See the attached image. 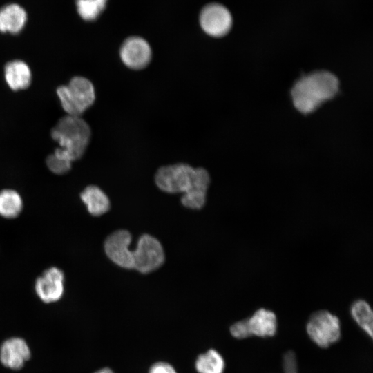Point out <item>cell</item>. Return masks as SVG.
I'll use <instances>...</instances> for the list:
<instances>
[{"label": "cell", "mask_w": 373, "mask_h": 373, "mask_svg": "<svg viewBox=\"0 0 373 373\" xmlns=\"http://www.w3.org/2000/svg\"><path fill=\"white\" fill-rule=\"evenodd\" d=\"M154 180L164 192L182 193L180 202L184 207L198 210L205 205L211 179L204 168L186 163L162 166L157 170Z\"/></svg>", "instance_id": "1"}, {"label": "cell", "mask_w": 373, "mask_h": 373, "mask_svg": "<svg viewBox=\"0 0 373 373\" xmlns=\"http://www.w3.org/2000/svg\"><path fill=\"white\" fill-rule=\"evenodd\" d=\"M337 77L328 71H316L298 80L291 89L295 108L302 113L315 111L321 104L333 98L338 90Z\"/></svg>", "instance_id": "2"}, {"label": "cell", "mask_w": 373, "mask_h": 373, "mask_svg": "<svg viewBox=\"0 0 373 373\" xmlns=\"http://www.w3.org/2000/svg\"><path fill=\"white\" fill-rule=\"evenodd\" d=\"M51 136L59 145L53 153L72 162L84 154L90 141L91 129L80 117L67 115L52 128Z\"/></svg>", "instance_id": "3"}, {"label": "cell", "mask_w": 373, "mask_h": 373, "mask_svg": "<svg viewBox=\"0 0 373 373\" xmlns=\"http://www.w3.org/2000/svg\"><path fill=\"white\" fill-rule=\"evenodd\" d=\"M61 105L68 115L80 117L95 101L93 83L82 76L73 77L67 85L57 89Z\"/></svg>", "instance_id": "4"}, {"label": "cell", "mask_w": 373, "mask_h": 373, "mask_svg": "<svg viewBox=\"0 0 373 373\" xmlns=\"http://www.w3.org/2000/svg\"><path fill=\"white\" fill-rule=\"evenodd\" d=\"M133 269L146 274L159 269L164 262L165 254L161 242L154 236L144 233L132 250Z\"/></svg>", "instance_id": "5"}, {"label": "cell", "mask_w": 373, "mask_h": 373, "mask_svg": "<svg viewBox=\"0 0 373 373\" xmlns=\"http://www.w3.org/2000/svg\"><path fill=\"white\" fill-rule=\"evenodd\" d=\"M311 340L318 346L325 348L341 338V324L338 318L327 310L314 312L306 325Z\"/></svg>", "instance_id": "6"}, {"label": "cell", "mask_w": 373, "mask_h": 373, "mask_svg": "<svg viewBox=\"0 0 373 373\" xmlns=\"http://www.w3.org/2000/svg\"><path fill=\"white\" fill-rule=\"evenodd\" d=\"M119 57L123 64L133 70H141L151 63L152 49L146 40L133 36L124 41L119 48Z\"/></svg>", "instance_id": "7"}, {"label": "cell", "mask_w": 373, "mask_h": 373, "mask_svg": "<svg viewBox=\"0 0 373 373\" xmlns=\"http://www.w3.org/2000/svg\"><path fill=\"white\" fill-rule=\"evenodd\" d=\"M132 235L125 229H118L107 236L104 249L107 257L119 267L133 269Z\"/></svg>", "instance_id": "8"}, {"label": "cell", "mask_w": 373, "mask_h": 373, "mask_svg": "<svg viewBox=\"0 0 373 373\" xmlns=\"http://www.w3.org/2000/svg\"><path fill=\"white\" fill-rule=\"evenodd\" d=\"M200 21L202 30L207 35L220 37L229 31L232 18L225 7L218 3H211L202 10Z\"/></svg>", "instance_id": "9"}, {"label": "cell", "mask_w": 373, "mask_h": 373, "mask_svg": "<svg viewBox=\"0 0 373 373\" xmlns=\"http://www.w3.org/2000/svg\"><path fill=\"white\" fill-rule=\"evenodd\" d=\"M30 357V347L21 337L8 338L0 345V363L10 370H21Z\"/></svg>", "instance_id": "10"}, {"label": "cell", "mask_w": 373, "mask_h": 373, "mask_svg": "<svg viewBox=\"0 0 373 373\" xmlns=\"http://www.w3.org/2000/svg\"><path fill=\"white\" fill-rule=\"evenodd\" d=\"M64 281L63 271L57 267H50L37 279L35 291L44 303L57 302L64 294Z\"/></svg>", "instance_id": "11"}, {"label": "cell", "mask_w": 373, "mask_h": 373, "mask_svg": "<svg viewBox=\"0 0 373 373\" xmlns=\"http://www.w3.org/2000/svg\"><path fill=\"white\" fill-rule=\"evenodd\" d=\"M245 320L250 336L268 337L276 332L277 319L272 311L260 308Z\"/></svg>", "instance_id": "12"}, {"label": "cell", "mask_w": 373, "mask_h": 373, "mask_svg": "<svg viewBox=\"0 0 373 373\" xmlns=\"http://www.w3.org/2000/svg\"><path fill=\"white\" fill-rule=\"evenodd\" d=\"M5 79L8 86L13 90L28 88L31 82V70L26 63L21 60H12L4 67Z\"/></svg>", "instance_id": "13"}, {"label": "cell", "mask_w": 373, "mask_h": 373, "mask_svg": "<svg viewBox=\"0 0 373 373\" xmlns=\"http://www.w3.org/2000/svg\"><path fill=\"white\" fill-rule=\"evenodd\" d=\"M27 20L26 10L17 3H11L0 10V31L11 34L19 33Z\"/></svg>", "instance_id": "14"}, {"label": "cell", "mask_w": 373, "mask_h": 373, "mask_svg": "<svg viewBox=\"0 0 373 373\" xmlns=\"http://www.w3.org/2000/svg\"><path fill=\"white\" fill-rule=\"evenodd\" d=\"M88 211L94 216H102L108 212L111 203L107 195L97 186L89 185L80 194Z\"/></svg>", "instance_id": "15"}, {"label": "cell", "mask_w": 373, "mask_h": 373, "mask_svg": "<svg viewBox=\"0 0 373 373\" xmlns=\"http://www.w3.org/2000/svg\"><path fill=\"white\" fill-rule=\"evenodd\" d=\"M224 361L221 354L213 349L200 354L195 361L198 373H223Z\"/></svg>", "instance_id": "16"}, {"label": "cell", "mask_w": 373, "mask_h": 373, "mask_svg": "<svg viewBox=\"0 0 373 373\" xmlns=\"http://www.w3.org/2000/svg\"><path fill=\"white\" fill-rule=\"evenodd\" d=\"M350 313L359 327L372 338L373 314L370 305L364 300H356L351 305Z\"/></svg>", "instance_id": "17"}, {"label": "cell", "mask_w": 373, "mask_h": 373, "mask_svg": "<svg viewBox=\"0 0 373 373\" xmlns=\"http://www.w3.org/2000/svg\"><path fill=\"white\" fill-rule=\"evenodd\" d=\"M23 207L20 195L15 191L5 189L0 191V215L6 218L17 217Z\"/></svg>", "instance_id": "18"}, {"label": "cell", "mask_w": 373, "mask_h": 373, "mask_svg": "<svg viewBox=\"0 0 373 373\" xmlns=\"http://www.w3.org/2000/svg\"><path fill=\"white\" fill-rule=\"evenodd\" d=\"M107 0H76L79 16L86 21L97 18L106 7Z\"/></svg>", "instance_id": "19"}, {"label": "cell", "mask_w": 373, "mask_h": 373, "mask_svg": "<svg viewBox=\"0 0 373 373\" xmlns=\"http://www.w3.org/2000/svg\"><path fill=\"white\" fill-rule=\"evenodd\" d=\"M71 162L61 158L54 153L46 158V164L48 169L55 174H64L71 168Z\"/></svg>", "instance_id": "20"}, {"label": "cell", "mask_w": 373, "mask_h": 373, "mask_svg": "<svg viewBox=\"0 0 373 373\" xmlns=\"http://www.w3.org/2000/svg\"><path fill=\"white\" fill-rule=\"evenodd\" d=\"M283 368L285 373H298L296 356L292 350L287 351L283 355Z\"/></svg>", "instance_id": "21"}, {"label": "cell", "mask_w": 373, "mask_h": 373, "mask_svg": "<svg viewBox=\"0 0 373 373\" xmlns=\"http://www.w3.org/2000/svg\"><path fill=\"white\" fill-rule=\"evenodd\" d=\"M230 333L233 337L238 339L250 336L245 318L234 323L230 327Z\"/></svg>", "instance_id": "22"}, {"label": "cell", "mask_w": 373, "mask_h": 373, "mask_svg": "<svg viewBox=\"0 0 373 373\" xmlns=\"http://www.w3.org/2000/svg\"><path fill=\"white\" fill-rule=\"evenodd\" d=\"M149 373H177L174 367L166 362L155 363L150 367Z\"/></svg>", "instance_id": "23"}, {"label": "cell", "mask_w": 373, "mask_h": 373, "mask_svg": "<svg viewBox=\"0 0 373 373\" xmlns=\"http://www.w3.org/2000/svg\"><path fill=\"white\" fill-rule=\"evenodd\" d=\"M94 373H114V372L109 367H103L97 370Z\"/></svg>", "instance_id": "24"}]
</instances>
